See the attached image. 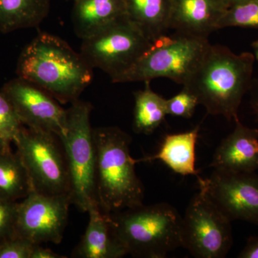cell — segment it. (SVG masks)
Here are the masks:
<instances>
[{
    "label": "cell",
    "mask_w": 258,
    "mask_h": 258,
    "mask_svg": "<svg viewBox=\"0 0 258 258\" xmlns=\"http://www.w3.org/2000/svg\"><path fill=\"white\" fill-rule=\"evenodd\" d=\"M80 53L92 69H99L114 82L152 46V41L126 17L83 39Z\"/></svg>",
    "instance_id": "7"
},
{
    "label": "cell",
    "mask_w": 258,
    "mask_h": 258,
    "mask_svg": "<svg viewBox=\"0 0 258 258\" xmlns=\"http://www.w3.org/2000/svg\"><path fill=\"white\" fill-rule=\"evenodd\" d=\"M200 125L182 133L167 134L154 155L135 159L136 164L159 160L182 176H199L196 168V145Z\"/></svg>",
    "instance_id": "16"
},
{
    "label": "cell",
    "mask_w": 258,
    "mask_h": 258,
    "mask_svg": "<svg viewBox=\"0 0 258 258\" xmlns=\"http://www.w3.org/2000/svg\"><path fill=\"white\" fill-rule=\"evenodd\" d=\"M254 60L252 52L236 54L210 44L183 87L210 114L236 121L242 98L252 86Z\"/></svg>",
    "instance_id": "2"
},
{
    "label": "cell",
    "mask_w": 258,
    "mask_h": 258,
    "mask_svg": "<svg viewBox=\"0 0 258 258\" xmlns=\"http://www.w3.org/2000/svg\"><path fill=\"white\" fill-rule=\"evenodd\" d=\"M252 49L258 48V40H255L252 43Z\"/></svg>",
    "instance_id": "33"
},
{
    "label": "cell",
    "mask_w": 258,
    "mask_h": 258,
    "mask_svg": "<svg viewBox=\"0 0 258 258\" xmlns=\"http://www.w3.org/2000/svg\"><path fill=\"white\" fill-rule=\"evenodd\" d=\"M210 44L208 38L177 32L164 34L154 40L150 48L113 83L151 82L166 78L183 86Z\"/></svg>",
    "instance_id": "6"
},
{
    "label": "cell",
    "mask_w": 258,
    "mask_h": 258,
    "mask_svg": "<svg viewBox=\"0 0 258 258\" xmlns=\"http://www.w3.org/2000/svg\"><path fill=\"white\" fill-rule=\"evenodd\" d=\"M55 134L23 126L14 144L31 181L42 195H71L69 168Z\"/></svg>",
    "instance_id": "8"
},
{
    "label": "cell",
    "mask_w": 258,
    "mask_h": 258,
    "mask_svg": "<svg viewBox=\"0 0 258 258\" xmlns=\"http://www.w3.org/2000/svg\"><path fill=\"white\" fill-rule=\"evenodd\" d=\"M50 0H0V32L36 28L47 18Z\"/></svg>",
    "instance_id": "19"
},
{
    "label": "cell",
    "mask_w": 258,
    "mask_h": 258,
    "mask_svg": "<svg viewBox=\"0 0 258 258\" xmlns=\"http://www.w3.org/2000/svg\"><path fill=\"white\" fill-rule=\"evenodd\" d=\"M232 133L217 147L210 166L231 172L258 170V130L236 120Z\"/></svg>",
    "instance_id": "14"
},
{
    "label": "cell",
    "mask_w": 258,
    "mask_h": 258,
    "mask_svg": "<svg viewBox=\"0 0 258 258\" xmlns=\"http://www.w3.org/2000/svg\"><path fill=\"white\" fill-rule=\"evenodd\" d=\"M23 125L4 95L0 92V136L7 144L11 145L18 138Z\"/></svg>",
    "instance_id": "23"
},
{
    "label": "cell",
    "mask_w": 258,
    "mask_h": 258,
    "mask_svg": "<svg viewBox=\"0 0 258 258\" xmlns=\"http://www.w3.org/2000/svg\"><path fill=\"white\" fill-rule=\"evenodd\" d=\"M125 16L152 41L170 29L171 0H124Z\"/></svg>",
    "instance_id": "18"
},
{
    "label": "cell",
    "mask_w": 258,
    "mask_h": 258,
    "mask_svg": "<svg viewBox=\"0 0 258 258\" xmlns=\"http://www.w3.org/2000/svg\"><path fill=\"white\" fill-rule=\"evenodd\" d=\"M17 74L64 104L79 99L92 83L93 69L67 42L42 32L22 51Z\"/></svg>",
    "instance_id": "1"
},
{
    "label": "cell",
    "mask_w": 258,
    "mask_h": 258,
    "mask_svg": "<svg viewBox=\"0 0 258 258\" xmlns=\"http://www.w3.org/2000/svg\"><path fill=\"white\" fill-rule=\"evenodd\" d=\"M231 222L199 184L181 220V247L195 257H225L233 243Z\"/></svg>",
    "instance_id": "9"
},
{
    "label": "cell",
    "mask_w": 258,
    "mask_h": 258,
    "mask_svg": "<svg viewBox=\"0 0 258 258\" xmlns=\"http://www.w3.org/2000/svg\"><path fill=\"white\" fill-rule=\"evenodd\" d=\"M232 27L258 29V0L228 8L220 19L218 30Z\"/></svg>",
    "instance_id": "22"
},
{
    "label": "cell",
    "mask_w": 258,
    "mask_h": 258,
    "mask_svg": "<svg viewBox=\"0 0 258 258\" xmlns=\"http://www.w3.org/2000/svg\"><path fill=\"white\" fill-rule=\"evenodd\" d=\"M254 55V59L255 60L258 61V48H254L253 52H252Z\"/></svg>",
    "instance_id": "32"
},
{
    "label": "cell",
    "mask_w": 258,
    "mask_h": 258,
    "mask_svg": "<svg viewBox=\"0 0 258 258\" xmlns=\"http://www.w3.org/2000/svg\"><path fill=\"white\" fill-rule=\"evenodd\" d=\"M92 105L76 100L66 110L60 139L69 168L73 205L87 212L98 203L96 196V148L90 122Z\"/></svg>",
    "instance_id": "5"
},
{
    "label": "cell",
    "mask_w": 258,
    "mask_h": 258,
    "mask_svg": "<svg viewBox=\"0 0 258 258\" xmlns=\"http://www.w3.org/2000/svg\"><path fill=\"white\" fill-rule=\"evenodd\" d=\"M118 238L133 257L164 258L181 247L182 217L168 203L109 214Z\"/></svg>",
    "instance_id": "4"
},
{
    "label": "cell",
    "mask_w": 258,
    "mask_h": 258,
    "mask_svg": "<svg viewBox=\"0 0 258 258\" xmlns=\"http://www.w3.org/2000/svg\"><path fill=\"white\" fill-rule=\"evenodd\" d=\"M74 31L86 39L125 16L124 0H74Z\"/></svg>",
    "instance_id": "17"
},
{
    "label": "cell",
    "mask_w": 258,
    "mask_h": 258,
    "mask_svg": "<svg viewBox=\"0 0 258 258\" xmlns=\"http://www.w3.org/2000/svg\"><path fill=\"white\" fill-rule=\"evenodd\" d=\"M11 147L9 144L6 143L3 139L0 136V152H5V151L10 150Z\"/></svg>",
    "instance_id": "31"
},
{
    "label": "cell",
    "mask_w": 258,
    "mask_h": 258,
    "mask_svg": "<svg viewBox=\"0 0 258 258\" xmlns=\"http://www.w3.org/2000/svg\"><path fill=\"white\" fill-rule=\"evenodd\" d=\"M198 105L197 97L185 88L172 98L166 99L167 114L181 118H191Z\"/></svg>",
    "instance_id": "24"
},
{
    "label": "cell",
    "mask_w": 258,
    "mask_h": 258,
    "mask_svg": "<svg viewBox=\"0 0 258 258\" xmlns=\"http://www.w3.org/2000/svg\"><path fill=\"white\" fill-rule=\"evenodd\" d=\"M224 1H225L227 8H230L231 7L235 6V5L247 3V2L253 1V0H224Z\"/></svg>",
    "instance_id": "30"
},
{
    "label": "cell",
    "mask_w": 258,
    "mask_h": 258,
    "mask_svg": "<svg viewBox=\"0 0 258 258\" xmlns=\"http://www.w3.org/2000/svg\"><path fill=\"white\" fill-rule=\"evenodd\" d=\"M249 91L251 93V106L258 119V79L252 81Z\"/></svg>",
    "instance_id": "29"
},
{
    "label": "cell",
    "mask_w": 258,
    "mask_h": 258,
    "mask_svg": "<svg viewBox=\"0 0 258 258\" xmlns=\"http://www.w3.org/2000/svg\"><path fill=\"white\" fill-rule=\"evenodd\" d=\"M88 212L87 228L73 257L120 258L126 255L128 252L115 232L109 214L103 212L98 203L91 206Z\"/></svg>",
    "instance_id": "15"
},
{
    "label": "cell",
    "mask_w": 258,
    "mask_h": 258,
    "mask_svg": "<svg viewBox=\"0 0 258 258\" xmlns=\"http://www.w3.org/2000/svg\"><path fill=\"white\" fill-rule=\"evenodd\" d=\"M212 201L231 222L258 225V175L214 169L210 177L198 176Z\"/></svg>",
    "instance_id": "11"
},
{
    "label": "cell",
    "mask_w": 258,
    "mask_h": 258,
    "mask_svg": "<svg viewBox=\"0 0 258 258\" xmlns=\"http://www.w3.org/2000/svg\"><path fill=\"white\" fill-rule=\"evenodd\" d=\"M143 90L134 93L133 128L137 134H152L165 119L166 99L153 91L150 81H146Z\"/></svg>",
    "instance_id": "20"
},
{
    "label": "cell",
    "mask_w": 258,
    "mask_h": 258,
    "mask_svg": "<svg viewBox=\"0 0 258 258\" xmlns=\"http://www.w3.org/2000/svg\"><path fill=\"white\" fill-rule=\"evenodd\" d=\"M1 93L24 126L60 137L66 123V110L50 93L18 77L5 83Z\"/></svg>",
    "instance_id": "12"
},
{
    "label": "cell",
    "mask_w": 258,
    "mask_h": 258,
    "mask_svg": "<svg viewBox=\"0 0 258 258\" xmlns=\"http://www.w3.org/2000/svg\"><path fill=\"white\" fill-rule=\"evenodd\" d=\"M36 244L14 236L0 242V258H31Z\"/></svg>",
    "instance_id": "25"
},
{
    "label": "cell",
    "mask_w": 258,
    "mask_h": 258,
    "mask_svg": "<svg viewBox=\"0 0 258 258\" xmlns=\"http://www.w3.org/2000/svg\"><path fill=\"white\" fill-rule=\"evenodd\" d=\"M71 205V195L50 196L32 191L19 203L15 236L34 244H60Z\"/></svg>",
    "instance_id": "10"
},
{
    "label": "cell",
    "mask_w": 258,
    "mask_h": 258,
    "mask_svg": "<svg viewBox=\"0 0 258 258\" xmlns=\"http://www.w3.org/2000/svg\"><path fill=\"white\" fill-rule=\"evenodd\" d=\"M18 205L0 199V242L15 236Z\"/></svg>",
    "instance_id": "26"
},
{
    "label": "cell",
    "mask_w": 258,
    "mask_h": 258,
    "mask_svg": "<svg viewBox=\"0 0 258 258\" xmlns=\"http://www.w3.org/2000/svg\"><path fill=\"white\" fill-rule=\"evenodd\" d=\"M239 258H258V236L249 237Z\"/></svg>",
    "instance_id": "27"
},
{
    "label": "cell",
    "mask_w": 258,
    "mask_h": 258,
    "mask_svg": "<svg viewBox=\"0 0 258 258\" xmlns=\"http://www.w3.org/2000/svg\"><path fill=\"white\" fill-rule=\"evenodd\" d=\"M32 191L28 171L17 152H0V199L18 202Z\"/></svg>",
    "instance_id": "21"
},
{
    "label": "cell",
    "mask_w": 258,
    "mask_h": 258,
    "mask_svg": "<svg viewBox=\"0 0 258 258\" xmlns=\"http://www.w3.org/2000/svg\"><path fill=\"white\" fill-rule=\"evenodd\" d=\"M64 256L60 255L54 252L48 248L42 247L40 244H36L32 252L31 258H64Z\"/></svg>",
    "instance_id": "28"
},
{
    "label": "cell",
    "mask_w": 258,
    "mask_h": 258,
    "mask_svg": "<svg viewBox=\"0 0 258 258\" xmlns=\"http://www.w3.org/2000/svg\"><path fill=\"white\" fill-rule=\"evenodd\" d=\"M227 9L224 0H171L170 29L181 35L208 39L218 30Z\"/></svg>",
    "instance_id": "13"
},
{
    "label": "cell",
    "mask_w": 258,
    "mask_h": 258,
    "mask_svg": "<svg viewBox=\"0 0 258 258\" xmlns=\"http://www.w3.org/2000/svg\"><path fill=\"white\" fill-rule=\"evenodd\" d=\"M96 148V196L107 214L143 205L144 187L130 154L132 138L118 127L93 128Z\"/></svg>",
    "instance_id": "3"
}]
</instances>
